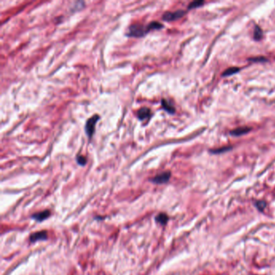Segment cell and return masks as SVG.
Wrapping results in <instances>:
<instances>
[{"label": "cell", "instance_id": "ba28073f", "mask_svg": "<svg viewBox=\"0 0 275 275\" xmlns=\"http://www.w3.org/2000/svg\"><path fill=\"white\" fill-rule=\"evenodd\" d=\"M50 216V211H40L38 213H36V214L33 215L32 217L34 219V220H37V221H43L45 219L48 218V216Z\"/></svg>", "mask_w": 275, "mask_h": 275}, {"label": "cell", "instance_id": "4fadbf2b", "mask_svg": "<svg viewBox=\"0 0 275 275\" xmlns=\"http://www.w3.org/2000/svg\"><path fill=\"white\" fill-rule=\"evenodd\" d=\"M240 71V69L238 67H231V68H228V69H226L224 73H223V76H231V75L234 74L236 73H238Z\"/></svg>", "mask_w": 275, "mask_h": 275}, {"label": "cell", "instance_id": "52a82bcc", "mask_svg": "<svg viewBox=\"0 0 275 275\" xmlns=\"http://www.w3.org/2000/svg\"><path fill=\"white\" fill-rule=\"evenodd\" d=\"M250 131H251V128H248V127H242V128H236L234 130L231 131V132H230V134L232 135V136H241V135L248 133V132H250Z\"/></svg>", "mask_w": 275, "mask_h": 275}, {"label": "cell", "instance_id": "8992f818", "mask_svg": "<svg viewBox=\"0 0 275 275\" xmlns=\"http://www.w3.org/2000/svg\"><path fill=\"white\" fill-rule=\"evenodd\" d=\"M47 232L45 231L37 232L30 236V241L31 242H35L36 241H40V240H45L47 239Z\"/></svg>", "mask_w": 275, "mask_h": 275}, {"label": "cell", "instance_id": "7a4b0ae2", "mask_svg": "<svg viewBox=\"0 0 275 275\" xmlns=\"http://www.w3.org/2000/svg\"><path fill=\"white\" fill-rule=\"evenodd\" d=\"M99 115H94L92 117H90V119H88V120L86 121V125H85V132H86V135H87V136L90 139H91L92 136H93V134H94V131H95L96 123L99 121Z\"/></svg>", "mask_w": 275, "mask_h": 275}, {"label": "cell", "instance_id": "ac0fdd59", "mask_svg": "<svg viewBox=\"0 0 275 275\" xmlns=\"http://www.w3.org/2000/svg\"><path fill=\"white\" fill-rule=\"evenodd\" d=\"M76 160H77V162L79 163L80 166H85L86 163V158L83 156H78L76 157Z\"/></svg>", "mask_w": 275, "mask_h": 275}, {"label": "cell", "instance_id": "30bf717a", "mask_svg": "<svg viewBox=\"0 0 275 275\" xmlns=\"http://www.w3.org/2000/svg\"><path fill=\"white\" fill-rule=\"evenodd\" d=\"M169 220V217L165 213H160L159 215H157V216L156 217V221L159 224H160L161 225H165L166 224V223Z\"/></svg>", "mask_w": 275, "mask_h": 275}, {"label": "cell", "instance_id": "277c9868", "mask_svg": "<svg viewBox=\"0 0 275 275\" xmlns=\"http://www.w3.org/2000/svg\"><path fill=\"white\" fill-rule=\"evenodd\" d=\"M170 176H171V173L170 171H166V172H163L161 174H158V175L155 176L154 178H152L151 181L156 184L166 183L167 181L170 180Z\"/></svg>", "mask_w": 275, "mask_h": 275}, {"label": "cell", "instance_id": "5b68a950", "mask_svg": "<svg viewBox=\"0 0 275 275\" xmlns=\"http://www.w3.org/2000/svg\"><path fill=\"white\" fill-rule=\"evenodd\" d=\"M136 115H137V118L140 120H148L151 117L152 113L150 109L148 107H142L137 111Z\"/></svg>", "mask_w": 275, "mask_h": 275}, {"label": "cell", "instance_id": "5bb4252c", "mask_svg": "<svg viewBox=\"0 0 275 275\" xmlns=\"http://www.w3.org/2000/svg\"><path fill=\"white\" fill-rule=\"evenodd\" d=\"M232 147L231 146H225V147H221L220 149H213V150H211V153H224V152H227L228 150H231Z\"/></svg>", "mask_w": 275, "mask_h": 275}, {"label": "cell", "instance_id": "7c38bea8", "mask_svg": "<svg viewBox=\"0 0 275 275\" xmlns=\"http://www.w3.org/2000/svg\"><path fill=\"white\" fill-rule=\"evenodd\" d=\"M263 36V33H262V30L259 26H256L255 28H254V34H253V38L255 40H260Z\"/></svg>", "mask_w": 275, "mask_h": 275}, {"label": "cell", "instance_id": "6da1fadb", "mask_svg": "<svg viewBox=\"0 0 275 275\" xmlns=\"http://www.w3.org/2000/svg\"><path fill=\"white\" fill-rule=\"evenodd\" d=\"M148 33H149V30H148L147 26L144 27L143 25L136 23V24H132L129 27L126 35L130 37H141L145 34H147Z\"/></svg>", "mask_w": 275, "mask_h": 275}, {"label": "cell", "instance_id": "e0dca14e", "mask_svg": "<svg viewBox=\"0 0 275 275\" xmlns=\"http://www.w3.org/2000/svg\"><path fill=\"white\" fill-rule=\"evenodd\" d=\"M248 61H254V62H264V61H267L268 60L266 58L263 57H257V58H248Z\"/></svg>", "mask_w": 275, "mask_h": 275}, {"label": "cell", "instance_id": "3957f363", "mask_svg": "<svg viewBox=\"0 0 275 275\" xmlns=\"http://www.w3.org/2000/svg\"><path fill=\"white\" fill-rule=\"evenodd\" d=\"M185 14L186 12L183 10H178L174 12H166L162 15V19L165 21H173L181 18L185 15Z\"/></svg>", "mask_w": 275, "mask_h": 275}, {"label": "cell", "instance_id": "9a60e30c", "mask_svg": "<svg viewBox=\"0 0 275 275\" xmlns=\"http://www.w3.org/2000/svg\"><path fill=\"white\" fill-rule=\"evenodd\" d=\"M204 4L203 1H194V2L191 3L188 6V9H194V8H197L201 7L202 5Z\"/></svg>", "mask_w": 275, "mask_h": 275}, {"label": "cell", "instance_id": "2e32d148", "mask_svg": "<svg viewBox=\"0 0 275 275\" xmlns=\"http://www.w3.org/2000/svg\"><path fill=\"white\" fill-rule=\"evenodd\" d=\"M255 206H256L257 208L260 211H264V209L266 207V203L265 201H262V200L257 201L256 203H255Z\"/></svg>", "mask_w": 275, "mask_h": 275}, {"label": "cell", "instance_id": "9c48e42d", "mask_svg": "<svg viewBox=\"0 0 275 275\" xmlns=\"http://www.w3.org/2000/svg\"><path fill=\"white\" fill-rule=\"evenodd\" d=\"M161 105H162L163 108H164L167 112L170 113V114H174V113L175 112V108L174 107V106H173L171 103H169L167 100L166 99L161 100Z\"/></svg>", "mask_w": 275, "mask_h": 275}, {"label": "cell", "instance_id": "8fae6325", "mask_svg": "<svg viewBox=\"0 0 275 275\" xmlns=\"http://www.w3.org/2000/svg\"><path fill=\"white\" fill-rule=\"evenodd\" d=\"M147 28L149 32H150L151 30H158V29L163 28V25L157 21H153L147 25Z\"/></svg>", "mask_w": 275, "mask_h": 275}]
</instances>
